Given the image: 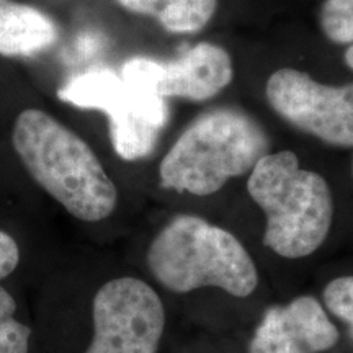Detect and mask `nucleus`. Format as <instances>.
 Here are the masks:
<instances>
[{
    "label": "nucleus",
    "instance_id": "nucleus-1",
    "mask_svg": "<svg viewBox=\"0 0 353 353\" xmlns=\"http://www.w3.org/2000/svg\"><path fill=\"white\" fill-rule=\"evenodd\" d=\"M12 141L34 182L74 218L95 223L117 208V187L95 152L48 113L33 108L21 112Z\"/></svg>",
    "mask_w": 353,
    "mask_h": 353
},
{
    "label": "nucleus",
    "instance_id": "nucleus-2",
    "mask_svg": "<svg viewBox=\"0 0 353 353\" xmlns=\"http://www.w3.org/2000/svg\"><path fill=\"white\" fill-rule=\"evenodd\" d=\"M247 190L267 216L263 244L285 259L316 252L332 226L334 201L325 179L301 169L296 154H265L250 170Z\"/></svg>",
    "mask_w": 353,
    "mask_h": 353
},
{
    "label": "nucleus",
    "instance_id": "nucleus-3",
    "mask_svg": "<svg viewBox=\"0 0 353 353\" xmlns=\"http://www.w3.org/2000/svg\"><path fill=\"white\" fill-rule=\"evenodd\" d=\"M267 134L236 108H216L190 123L159 167L164 188L196 196L219 192L268 154Z\"/></svg>",
    "mask_w": 353,
    "mask_h": 353
},
{
    "label": "nucleus",
    "instance_id": "nucleus-4",
    "mask_svg": "<svg viewBox=\"0 0 353 353\" xmlns=\"http://www.w3.org/2000/svg\"><path fill=\"white\" fill-rule=\"evenodd\" d=\"M148 265L159 283L174 293L219 288L247 298L259 285L257 267L245 247L198 216L172 219L151 242Z\"/></svg>",
    "mask_w": 353,
    "mask_h": 353
},
{
    "label": "nucleus",
    "instance_id": "nucleus-5",
    "mask_svg": "<svg viewBox=\"0 0 353 353\" xmlns=\"http://www.w3.org/2000/svg\"><path fill=\"white\" fill-rule=\"evenodd\" d=\"M164 64L132 57L118 76L112 69H92L65 82L57 92L63 101L108 114L110 138L125 161L148 157L169 120L165 97L159 94Z\"/></svg>",
    "mask_w": 353,
    "mask_h": 353
},
{
    "label": "nucleus",
    "instance_id": "nucleus-6",
    "mask_svg": "<svg viewBox=\"0 0 353 353\" xmlns=\"http://www.w3.org/2000/svg\"><path fill=\"white\" fill-rule=\"evenodd\" d=\"M94 339L85 353H157L165 327L159 294L143 280L114 278L92 304Z\"/></svg>",
    "mask_w": 353,
    "mask_h": 353
},
{
    "label": "nucleus",
    "instance_id": "nucleus-7",
    "mask_svg": "<svg viewBox=\"0 0 353 353\" xmlns=\"http://www.w3.org/2000/svg\"><path fill=\"white\" fill-rule=\"evenodd\" d=\"M268 103L283 120L324 143L353 145V83L324 85L296 69H278L265 87Z\"/></svg>",
    "mask_w": 353,
    "mask_h": 353
},
{
    "label": "nucleus",
    "instance_id": "nucleus-8",
    "mask_svg": "<svg viewBox=\"0 0 353 353\" xmlns=\"http://www.w3.org/2000/svg\"><path fill=\"white\" fill-rule=\"evenodd\" d=\"M339 342V330L321 303L299 296L270 307L255 329L250 353H321Z\"/></svg>",
    "mask_w": 353,
    "mask_h": 353
},
{
    "label": "nucleus",
    "instance_id": "nucleus-9",
    "mask_svg": "<svg viewBox=\"0 0 353 353\" xmlns=\"http://www.w3.org/2000/svg\"><path fill=\"white\" fill-rule=\"evenodd\" d=\"M232 77L229 52L218 44L198 43L176 61L164 64L159 94L192 101L210 100L224 90Z\"/></svg>",
    "mask_w": 353,
    "mask_h": 353
},
{
    "label": "nucleus",
    "instance_id": "nucleus-10",
    "mask_svg": "<svg viewBox=\"0 0 353 353\" xmlns=\"http://www.w3.org/2000/svg\"><path fill=\"white\" fill-rule=\"evenodd\" d=\"M57 28L38 8L0 0V54L33 56L54 44Z\"/></svg>",
    "mask_w": 353,
    "mask_h": 353
},
{
    "label": "nucleus",
    "instance_id": "nucleus-11",
    "mask_svg": "<svg viewBox=\"0 0 353 353\" xmlns=\"http://www.w3.org/2000/svg\"><path fill=\"white\" fill-rule=\"evenodd\" d=\"M218 0H157L154 17L170 33L200 32L213 19Z\"/></svg>",
    "mask_w": 353,
    "mask_h": 353
},
{
    "label": "nucleus",
    "instance_id": "nucleus-12",
    "mask_svg": "<svg viewBox=\"0 0 353 353\" xmlns=\"http://www.w3.org/2000/svg\"><path fill=\"white\" fill-rule=\"evenodd\" d=\"M319 19L327 39L335 44H350L343 57L353 70V0H325Z\"/></svg>",
    "mask_w": 353,
    "mask_h": 353
},
{
    "label": "nucleus",
    "instance_id": "nucleus-13",
    "mask_svg": "<svg viewBox=\"0 0 353 353\" xmlns=\"http://www.w3.org/2000/svg\"><path fill=\"white\" fill-rule=\"evenodd\" d=\"M17 303L0 286V353H28L32 330L17 321Z\"/></svg>",
    "mask_w": 353,
    "mask_h": 353
},
{
    "label": "nucleus",
    "instance_id": "nucleus-14",
    "mask_svg": "<svg viewBox=\"0 0 353 353\" xmlns=\"http://www.w3.org/2000/svg\"><path fill=\"white\" fill-rule=\"evenodd\" d=\"M324 303L334 316L347 322L353 335V276L335 278L324 290Z\"/></svg>",
    "mask_w": 353,
    "mask_h": 353
},
{
    "label": "nucleus",
    "instance_id": "nucleus-15",
    "mask_svg": "<svg viewBox=\"0 0 353 353\" xmlns=\"http://www.w3.org/2000/svg\"><path fill=\"white\" fill-rule=\"evenodd\" d=\"M20 262L19 244L7 232L0 231V280L15 272Z\"/></svg>",
    "mask_w": 353,
    "mask_h": 353
},
{
    "label": "nucleus",
    "instance_id": "nucleus-16",
    "mask_svg": "<svg viewBox=\"0 0 353 353\" xmlns=\"http://www.w3.org/2000/svg\"><path fill=\"white\" fill-rule=\"evenodd\" d=\"M121 7L132 13H139V15H152L156 13L157 0H118Z\"/></svg>",
    "mask_w": 353,
    "mask_h": 353
}]
</instances>
